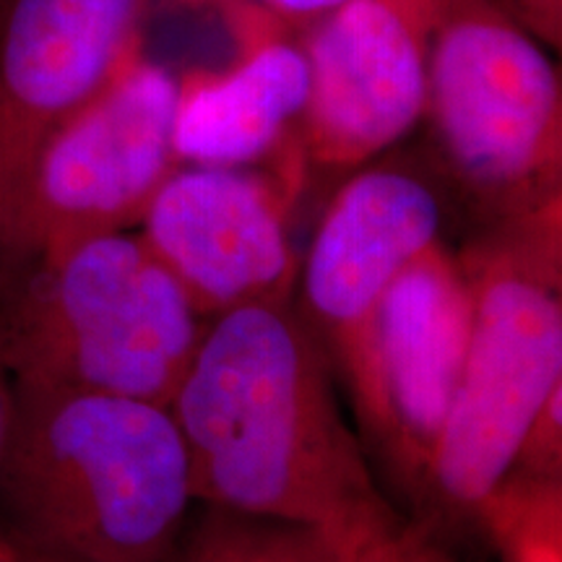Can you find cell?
<instances>
[{"mask_svg": "<svg viewBox=\"0 0 562 562\" xmlns=\"http://www.w3.org/2000/svg\"><path fill=\"white\" fill-rule=\"evenodd\" d=\"M170 412L201 505L311 526L341 552L402 521L344 417L334 368L294 305L211 318Z\"/></svg>", "mask_w": 562, "mask_h": 562, "instance_id": "obj_1", "label": "cell"}, {"mask_svg": "<svg viewBox=\"0 0 562 562\" xmlns=\"http://www.w3.org/2000/svg\"><path fill=\"white\" fill-rule=\"evenodd\" d=\"M191 503L170 406L13 383L0 508L19 547L68 562H161Z\"/></svg>", "mask_w": 562, "mask_h": 562, "instance_id": "obj_2", "label": "cell"}, {"mask_svg": "<svg viewBox=\"0 0 562 562\" xmlns=\"http://www.w3.org/2000/svg\"><path fill=\"white\" fill-rule=\"evenodd\" d=\"M459 263L472 300L467 357L419 495L446 521L474 524L562 385V195L490 220Z\"/></svg>", "mask_w": 562, "mask_h": 562, "instance_id": "obj_3", "label": "cell"}, {"mask_svg": "<svg viewBox=\"0 0 562 562\" xmlns=\"http://www.w3.org/2000/svg\"><path fill=\"white\" fill-rule=\"evenodd\" d=\"M206 323L136 229L110 232L0 286V362L16 385L170 406Z\"/></svg>", "mask_w": 562, "mask_h": 562, "instance_id": "obj_4", "label": "cell"}, {"mask_svg": "<svg viewBox=\"0 0 562 562\" xmlns=\"http://www.w3.org/2000/svg\"><path fill=\"white\" fill-rule=\"evenodd\" d=\"M427 112L487 220L562 195L560 68L497 0H435Z\"/></svg>", "mask_w": 562, "mask_h": 562, "instance_id": "obj_5", "label": "cell"}, {"mask_svg": "<svg viewBox=\"0 0 562 562\" xmlns=\"http://www.w3.org/2000/svg\"><path fill=\"white\" fill-rule=\"evenodd\" d=\"M178 76L138 47L55 136L0 211V286L76 245L136 229L178 159Z\"/></svg>", "mask_w": 562, "mask_h": 562, "instance_id": "obj_6", "label": "cell"}, {"mask_svg": "<svg viewBox=\"0 0 562 562\" xmlns=\"http://www.w3.org/2000/svg\"><path fill=\"white\" fill-rule=\"evenodd\" d=\"M305 154L258 167L178 165L138 222V237L211 321L235 307L294 300L302 256L290 214Z\"/></svg>", "mask_w": 562, "mask_h": 562, "instance_id": "obj_7", "label": "cell"}, {"mask_svg": "<svg viewBox=\"0 0 562 562\" xmlns=\"http://www.w3.org/2000/svg\"><path fill=\"white\" fill-rule=\"evenodd\" d=\"M435 0H344L300 34L311 91L300 149L326 170H355L427 115Z\"/></svg>", "mask_w": 562, "mask_h": 562, "instance_id": "obj_8", "label": "cell"}, {"mask_svg": "<svg viewBox=\"0 0 562 562\" xmlns=\"http://www.w3.org/2000/svg\"><path fill=\"white\" fill-rule=\"evenodd\" d=\"M469 318L467 277L442 240L398 271L372 318L368 364L349 404L360 430L412 487H422L451 412Z\"/></svg>", "mask_w": 562, "mask_h": 562, "instance_id": "obj_9", "label": "cell"}, {"mask_svg": "<svg viewBox=\"0 0 562 562\" xmlns=\"http://www.w3.org/2000/svg\"><path fill=\"white\" fill-rule=\"evenodd\" d=\"M442 211L425 180L362 170L344 182L300 261L294 305L351 398L368 364L370 328L406 263L440 240Z\"/></svg>", "mask_w": 562, "mask_h": 562, "instance_id": "obj_10", "label": "cell"}, {"mask_svg": "<svg viewBox=\"0 0 562 562\" xmlns=\"http://www.w3.org/2000/svg\"><path fill=\"white\" fill-rule=\"evenodd\" d=\"M149 0H11L0 19V211L140 47Z\"/></svg>", "mask_w": 562, "mask_h": 562, "instance_id": "obj_11", "label": "cell"}, {"mask_svg": "<svg viewBox=\"0 0 562 562\" xmlns=\"http://www.w3.org/2000/svg\"><path fill=\"white\" fill-rule=\"evenodd\" d=\"M235 60L178 76L172 149L178 165L258 167L300 151V121L311 91L302 42L252 11H224Z\"/></svg>", "mask_w": 562, "mask_h": 562, "instance_id": "obj_12", "label": "cell"}, {"mask_svg": "<svg viewBox=\"0 0 562 562\" xmlns=\"http://www.w3.org/2000/svg\"><path fill=\"white\" fill-rule=\"evenodd\" d=\"M161 562H349L341 547L311 526L245 516L216 505L182 526Z\"/></svg>", "mask_w": 562, "mask_h": 562, "instance_id": "obj_13", "label": "cell"}, {"mask_svg": "<svg viewBox=\"0 0 562 562\" xmlns=\"http://www.w3.org/2000/svg\"><path fill=\"white\" fill-rule=\"evenodd\" d=\"M474 526L501 562H562V480L508 472L482 497Z\"/></svg>", "mask_w": 562, "mask_h": 562, "instance_id": "obj_14", "label": "cell"}, {"mask_svg": "<svg viewBox=\"0 0 562 562\" xmlns=\"http://www.w3.org/2000/svg\"><path fill=\"white\" fill-rule=\"evenodd\" d=\"M510 472L539 476V480H562V385L544 398L521 442Z\"/></svg>", "mask_w": 562, "mask_h": 562, "instance_id": "obj_15", "label": "cell"}, {"mask_svg": "<svg viewBox=\"0 0 562 562\" xmlns=\"http://www.w3.org/2000/svg\"><path fill=\"white\" fill-rule=\"evenodd\" d=\"M349 562H459L442 547L435 533L422 524H406L404 518L375 537L355 547Z\"/></svg>", "mask_w": 562, "mask_h": 562, "instance_id": "obj_16", "label": "cell"}, {"mask_svg": "<svg viewBox=\"0 0 562 562\" xmlns=\"http://www.w3.org/2000/svg\"><path fill=\"white\" fill-rule=\"evenodd\" d=\"M209 3H216L222 11H252L258 16L277 21V24L292 30V26L313 24L315 19L334 11L344 0H209Z\"/></svg>", "mask_w": 562, "mask_h": 562, "instance_id": "obj_17", "label": "cell"}, {"mask_svg": "<svg viewBox=\"0 0 562 562\" xmlns=\"http://www.w3.org/2000/svg\"><path fill=\"white\" fill-rule=\"evenodd\" d=\"M542 45L558 50L562 40V0H497Z\"/></svg>", "mask_w": 562, "mask_h": 562, "instance_id": "obj_18", "label": "cell"}, {"mask_svg": "<svg viewBox=\"0 0 562 562\" xmlns=\"http://www.w3.org/2000/svg\"><path fill=\"white\" fill-rule=\"evenodd\" d=\"M11 409H13V383L9 372L3 368V362H0V453H3L5 435H9Z\"/></svg>", "mask_w": 562, "mask_h": 562, "instance_id": "obj_19", "label": "cell"}, {"mask_svg": "<svg viewBox=\"0 0 562 562\" xmlns=\"http://www.w3.org/2000/svg\"><path fill=\"white\" fill-rule=\"evenodd\" d=\"M0 562H26L24 550L3 531H0Z\"/></svg>", "mask_w": 562, "mask_h": 562, "instance_id": "obj_20", "label": "cell"}, {"mask_svg": "<svg viewBox=\"0 0 562 562\" xmlns=\"http://www.w3.org/2000/svg\"><path fill=\"white\" fill-rule=\"evenodd\" d=\"M24 550V547H21ZM26 554V562H68V560H60V558H53V554H40V552H30L24 550Z\"/></svg>", "mask_w": 562, "mask_h": 562, "instance_id": "obj_21", "label": "cell"}, {"mask_svg": "<svg viewBox=\"0 0 562 562\" xmlns=\"http://www.w3.org/2000/svg\"><path fill=\"white\" fill-rule=\"evenodd\" d=\"M11 5V0H0V19H3V13H5V9H9Z\"/></svg>", "mask_w": 562, "mask_h": 562, "instance_id": "obj_22", "label": "cell"}]
</instances>
